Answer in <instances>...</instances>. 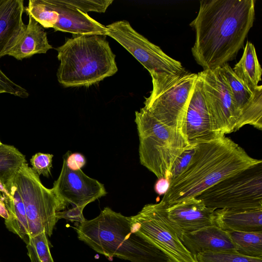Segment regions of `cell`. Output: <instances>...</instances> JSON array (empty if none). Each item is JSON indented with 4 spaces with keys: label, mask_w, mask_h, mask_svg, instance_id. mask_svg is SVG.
Returning <instances> with one entry per match:
<instances>
[{
    "label": "cell",
    "mask_w": 262,
    "mask_h": 262,
    "mask_svg": "<svg viewBox=\"0 0 262 262\" xmlns=\"http://www.w3.org/2000/svg\"><path fill=\"white\" fill-rule=\"evenodd\" d=\"M25 11L43 28H53L58 18V13L48 0H30Z\"/></svg>",
    "instance_id": "cell-25"
},
{
    "label": "cell",
    "mask_w": 262,
    "mask_h": 262,
    "mask_svg": "<svg viewBox=\"0 0 262 262\" xmlns=\"http://www.w3.org/2000/svg\"><path fill=\"white\" fill-rule=\"evenodd\" d=\"M75 229L80 241L105 256L130 262H169L161 250L132 231L129 217L109 207Z\"/></svg>",
    "instance_id": "cell-3"
},
{
    "label": "cell",
    "mask_w": 262,
    "mask_h": 262,
    "mask_svg": "<svg viewBox=\"0 0 262 262\" xmlns=\"http://www.w3.org/2000/svg\"><path fill=\"white\" fill-rule=\"evenodd\" d=\"M28 16L29 22L23 35L7 53L18 60L35 54H45L52 49L43 28L31 15Z\"/></svg>",
    "instance_id": "cell-19"
},
{
    "label": "cell",
    "mask_w": 262,
    "mask_h": 262,
    "mask_svg": "<svg viewBox=\"0 0 262 262\" xmlns=\"http://www.w3.org/2000/svg\"><path fill=\"white\" fill-rule=\"evenodd\" d=\"M140 163L158 179L169 180L173 163L190 145L180 132L161 123L144 107L135 112Z\"/></svg>",
    "instance_id": "cell-5"
},
{
    "label": "cell",
    "mask_w": 262,
    "mask_h": 262,
    "mask_svg": "<svg viewBox=\"0 0 262 262\" xmlns=\"http://www.w3.org/2000/svg\"><path fill=\"white\" fill-rule=\"evenodd\" d=\"M3 145V144L0 141V147Z\"/></svg>",
    "instance_id": "cell-37"
},
{
    "label": "cell",
    "mask_w": 262,
    "mask_h": 262,
    "mask_svg": "<svg viewBox=\"0 0 262 262\" xmlns=\"http://www.w3.org/2000/svg\"><path fill=\"white\" fill-rule=\"evenodd\" d=\"M67 157H64L67 166L69 168L73 170L81 169L86 163L84 157L81 154L78 152L66 154Z\"/></svg>",
    "instance_id": "cell-33"
},
{
    "label": "cell",
    "mask_w": 262,
    "mask_h": 262,
    "mask_svg": "<svg viewBox=\"0 0 262 262\" xmlns=\"http://www.w3.org/2000/svg\"><path fill=\"white\" fill-rule=\"evenodd\" d=\"M61 5L76 9L86 13L88 12L104 13L112 4V0H56Z\"/></svg>",
    "instance_id": "cell-28"
},
{
    "label": "cell",
    "mask_w": 262,
    "mask_h": 262,
    "mask_svg": "<svg viewBox=\"0 0 262 262\" xmlns=\"http://www.w3.org/2000/svg\"><path fill=\"white\" fill-rule=\"evenodd\" d=\"M0 193L2 195L4 199L5 203L6 206L9 205L10 200H11V193L6 188L3 182L0 180Z\"/></svg>",
    "instance_id": "cell-35"
},
{
    "label": "cell",
    "mask_w": 262,
    "mask_h": 262,
    "mask_svg": "<svg viewBox=\"0 0 262 262\" xmlns=\"http://www.w3.org/2000/svg\"><path fill=\"white\" fill-rule=\"evenodd\" d=\"M7 93L21 98H28L29 92L7 77L0 69V94Z\"/></svg>",
    "instance_id": "cell-30"
},
{
    "label": "cell",
    "mask_w": 262,
    "mask_h": 262,
    "mask_svg": "<svg viewBox=\"0 0 262 262\" xmlns=\"http://www.w3.org/2000/svg\"><path fill=\"white\" fill-rule=\"evenodd\" d=\"M260 163L225 136L198 144L189 164L170 181L161 201L167 206L196 197L223 179Z\"/></svg>",
    "instance_id": "cell-2"
},
{
    "label": "cell",
    "mask_w": 262,
    "mask_h": 262,
    "mask_svg": "<svg viewBox=\"0 0 262 262\" xmlns=\"http://www.w3.org/2000/svg\"><path fill=\"white\" fill-rule=\"evenodd\" d=\"M84 207H73L72 208L59 211L57 213L58 220L64 219L71 222H77L81 223L86 220L83 215Z\"/></svg>",
    "instance_id": "cell-32"
},
{
    "label": "cell",
    "mask_w": 262,
    "mask_h": 262,
    "mask_svg": "<svg viewBox=\"0 0 262 262\" xmlns=\"http://www.w3.org/2000/svg\"><path fill=\"white\" fill-rule=\"evenodd\" d=\"M53 155L50 154L37 152L30 159L31 169L39 177L42 175L49 177L51 174Z\"/></svg>",
    "instance_id": "cell-29"
},
{
    "label": "cell",
    "mask_w": 262,
    "mask_h": 262,
    "mask_svg": "<svg viewBox=\"0 0 262 262\" xmlns=\"http://www.w3.org/2000/svg\"><path fill=\"white\" fill-rule=\"evenodd\" d=\"M99 35H82L56 48L58 82L64 87L89 86L118 71L108 41Z\"/></svg>",
    "instance_id": "cell-4"
},
{
    "label": "cell",
    "mask_w": 262,
    "mask_h": 262,
    "mask_svg": "<svg viewBox=\"0 0 262 262\" xmlns=\"http://www.w3.org/2000/svg\"><path fill=\"white\" fill-rule=\"evenodd\" d=\"M232 70L251 91H255L261 85L258 83L261 80L262 69L252 43L246 42L241 59Z\"/></svg>",
    "instance_id": "cell-20"
},
{
    "label": "cell",
    "mask_w": 262,
    "mask_h": 262,
    "mask_svg": "<svg viewBox=\"0 0 262 262\" xmlns=\"http://www.w3.org/2000/svg\"><path fill=\"white\" fill-rule=\"evenodd\" d=\"M197 262H262V258L242 255L237 252H206L195 256Z\"/></svg>",
    "instance_id": "cell-27"
},
{
    "label": "cell",
    "mask_w": 262,
    "mask_h": 262,
    "mask_svg": "<svg viewBox=\"0 0 262 262\" xmlns=\"http://www.w3.org/2000/svg\"><path fill=\"white\" fill-rule=\"evenodd\" d=\"M215 225L221 229L242 232H262V208L244 210L218 209Z\"/></svg>",
    "instance_id": "cell-18"
},
{
    "label": "cell",
    "mask_w": 262,
    "mask_h": 262,
    "mask_svg": "<svg viewBox=\"0 0 262 262\" xmlns=\"http://www.w3.org/2000/svg\"><path fill=\"white\" fill-rule=\"evenodd\" d=\"M180 239L194 257L198 253L206 252H236L228 233L216 225L182 233Z\"/></svg>",
    "instance_id": "cell-16"
},
{
    "label": "cell",
    "mask_w": 262,
    "mask_h": 262,
    "mask_svg": "<svg viewBox=\"0 0 262 262\" xmlns=\"http://www.w3.org/2000/svg\"><path fill=\"white\" fill-rule=\"evenodd\" d=\"M11 200L7 207L9 217L5 220V224L9 231L17 235L26 244L30 236L25 207L14 184L11 189Z\"/></svg>",
    "instance_id": "cell-22"
},
{
    "label": "cell",
    "mask_w": 262,
    "mask_h": 262,
    "mask_svg": "<svg viewBox=\"0 0 262 262\" xmlns=\"http://www.w3.org/2000/svg\"><path fill=\"white\" fill-rule=\"evenodd\" d=\"M25 162V156L13 146L3 144L0 147V180L10 193L14 178Z\"/></svg>",
    "instance_id": "cell-23"
},
{
    "label": "cell",
    "mask_w": 262,
    "mask_h": 262,
    "mask_svg": "<svg viewBox=\"0 0 262 262\" xmlns=\"http://www.w3.org/2000/svg\"><path fill=\"white\" fill-rule=\"evenodd\" d=\"M13 184L24 203L30 237L43 231L50 237L58 221L57 212L65 210L68 205L56 196L52 188L42 184L27 161L17 171Z\"/></svg>",
    "instance_id": "cell-7"
},
{
    "label": "cell",
    "mask_w": 262,
    "mask_h": 262,
    "mask_svg": "<svg viewBox=\"0 0 262 262\" xmlns=\"http://www.w3.org/2000/svg\"><path fill=\"white\" fill-rule=\"evenodd\" d=\"M237 253L262 258V232L226 231Z\"/></svg>",
    "instance_id": "cell-24"
},
{
    "label": "cell",
    "mask_w": 262,
    "mask_h": 262,
    "mask_svg": "<svg viewBox=\"0 0 262 262\" xmlns=\"http://www.w3.org/2000/svg\"><path fill=\"white\" fill-rule=\"evenodd\" d=\"M23 0H0V58L7 55L24 34Z\"/></svg>",
    "instance_id": "cell-15"
},
{
    "label": "cell",
    "mask_w": 262,
    "mask_h": 262,
    "mask_svg": "<svg viewBox=\"0 0 262 262\" xmlns=\"http://www.w3.org/2000/svg\"><path fill=\"white\" fill-rule=\"evenodd\" d=\"M198 77V73L186 70L151 76L152 89L144 107L161 123L184 135L186 112Z\"/></svg>",
    "instance_id": "cell-6"
},
{
    "label": "cell",
    "mask_w": 262,
    "mask_h": 262,
    "mask_svg": "<svg viewBox=\"0 0 262 262\" xmlns=\"http://www.w3.org/2000/svg\"><path fill=\"white\" fill-rule=\"evenodd\" d=\"M58 14V18L53 27L60 31L74 34L106 35V26L99 23L79 10L58 3L56 0H48Z\"/></svg>",
    "instance_id": "cell-17"
},
{
    "label": "cell",
    "mask_w": 262,
    "mask_h": 262,
    "mask_svg": "<svg viewBox=\"0 0 262 262\" xmlns=\"http://www.w3.org/2000/svg\"><path fill=\"white\" fill-rule=\"evenodd\" d=\"M168 217L180 235L203 227L215 225V209L196 197L186 198L166 206Z\"/></svg>",
    "instance_id": "cell-14"
},
{
    "label": "cell",
    "mask_w": 262,
    "mask_h": 262,
    "mask_svg": "<svg viewBox=\"0 0 262 262\" xmlns=\"http://www.w3.org/2000/svg\"><path fill=\"white\" fill-rule=\"evenodd\" d=\"M255 0H203L189 25L195 39L191 49L205 70L220 68L236 56L255 18Z\"/></svg>",
    "instance_id": "cell-1"
},
{
    "label": "cell",
    "mask_w": 262,
    "mask_h": 262,
    "mask_svg": "<svg viewBox=\"0 0 262 262\" xmlns=\"http://www.w3.org/2000/svg\"><path fill=\"white\" fill-rule=\"evenodd\" d=\"M52 189L59 199L73 207H85L107 193L104 185L98 180L86 175L81 169L69 168L64 159L59 176Z\"/></svg>",
    "instance_id": "cell-12"
},
{
    "label": "cell",
    "mask_w": 262,
    "mask_h": 262,
    "mask_svg": "<svg viewBox=\"0 0 262 262\" xmlns=\"http://www.w3.org/2000/svg\"><path fill=\"white\" fill-rule=\"evenodd\" d=\"M186 112L184 135L190 145L209 142L221 136L215 130L199 74Z\"/></svg>",
    "instance_id": "cell-13"
},
{
    "label": "cell",
    "mask_w": 262,
    "mask_h": 262,
    "mask_svg": "<svg viewBox=\"0 0 262 262\" xmlns=\"http://www.w3.org/2000/svg\"><path fill=\"white\" fill-rule=\"evenodd\" d=\"M196 198L215 210L262 208V163L223 179Z\"/></svg>",
    "instance_id": "cell-8"
},
{
    "label": "cell",
    "mask_w": 262,
    "mask_h": 262,
    "mask_svg": "<svg viewBox=\"0 0 262 262\" xmlns=\"http://www.w3.org/2000/svg\"><path fill=\"white\" fill-rule=\"evenodd\" d=\"M195 148L196 145H190L176 159L171 170L170 181L178 176L187 166L194 154Z\"/></svg>",
    "instance_id": "cell-31"
},
{
    "label": "cell",
    "mask_w": 262,
    "mask_h": 262,
    "mask_svg": "<svg viewBox=\"0 0 262 262\" xmlns=\"http://www.w3.org/2000/svg\"><path fill=\"white\" fill-rule=\"evenodd\" d=\"M30 262H54L50 252V245L45 231L30 237L26 244Z\"/></svg>",
    "instance_id": "cell-26"
},
{
    "label": "cell",
    "mask_w": 262,
    "mask_h": 262,
    "mask_svg": "<svg viewBox=\"0 0 262 262\" xmlns=\"http://www.w3.org/2000/svg\"><path fill=\"white\" fill-rule=\"evenodd\" d=\"M106 35L114 38L149 72L151 76L175 75L185 71L182 63L137 32L122 20L106 26Z\"/></svg>",
    "instance_id": "cell-10"
},
{
    "label": "cell",
    "mask_w": 262,
    "mask_h": 262,
    "mask_svg": "<svg viewBox=\"0 0 262 262\" xmlns=\"http://www.w3.org/2000/svg\"><path fill=\"white\" fill-rule=\"evenodd\" d=\"M129 219L132 231L161 250L169 262H197L183 244L180 234L168 217L166 205L161 201L145 205Z\"/></svg>",
    "instance_id": "cell-9"
},
{
    "label": "cell",
    "mask_w": 262,
    "mask_h": 262,
    "mask_svg": "<svg viewBox=\"0 0 262 262\" xmlns=\"http://www.w3.org/2000/svg\"><path fill=\"white\" fill-rule=\"evenodd\" d=\"M233 99L242 113V111L257 102L262 101V86L255 91H251L226 63L220 67Z\"/></svg>",
    "instance_id": "cell-21"
},
{
    "label": "cell",
    "mask_w": 262,
    "mask_h": 262,
    "mask_svg": "<svg viewBox=\"0 0 262 262\" xmlns=\"http://www.w3.org/2000/svg\"><path fill=\"white\" fill-rule=\"evenodd\" d=\"M201 76L204 94L216 132L224 136L234 132L241 115L220 68L205 70Z\"/></svg>",
    "instance_id": "cell-11"
},
{
    "label": "cell",
    "mask_w": 262,
    "mask_h": 262,
    "mask_svg": "<svg viewBox=\"0 0 262 262\" xmlns=\"http://www.w3.org/2000/svg\"><path fill=\"white\" fill-rule=\"evenodd\" d=\"M169 185V180L159 179L155 185V190L159 195L164 194L168 190Z\"/></svg>",
    "instance_id": "cell-34"
},
{
    "label": "cell",
    "mask_w": 262,
    "mask_h": 262,
    "mask_svg": "<svg viewBox=\"0 0 262 262\" xmlns=\"http://www.w3.org/2000/svg\"><path fill=\"white\" fill-rule=\"evenodd\" d=\"M0 216L4 219L5 220L8 219L9 217V213L5 203L4 199L0 193Z\"/></svg>",
    "instance_id": "cell-36"
}]
</instances>
